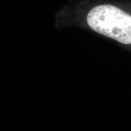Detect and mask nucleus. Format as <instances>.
<instances>
[{"label":"nucleus","instance_id":"obj_1","mask_svg":"<svg viewBox=\"0 0 131 131\" xmlns=\"http://www.w3.org/2000/svg\"><path fill=\"white\" fill-rule=\"evenodd\" d=\"M88 26L95 32L123 45L131 44V16L116 6L99 5L86 16Z\"/></svg>","mask_w":131,"mask_h":131}]
</instances>
